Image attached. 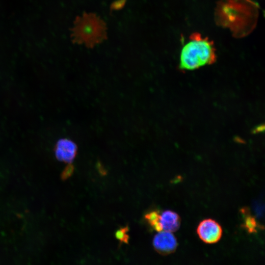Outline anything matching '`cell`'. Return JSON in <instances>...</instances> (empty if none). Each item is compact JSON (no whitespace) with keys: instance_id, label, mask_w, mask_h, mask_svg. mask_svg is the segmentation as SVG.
<instances>
[{"instance_id":"1","label":"cell","mask_w":265,"mask_h":265,"mask_svg":"<svg viewBox=\"0 0 265 265\" xmlns=\"http://www.w3.org/2000/svg\"><path fill=\"white\" fill-rule=\"evenodd\" d=\"M259 11V5L253 0H219L214 20L218 26L229 29L234 37L242 38L255 28Z\"/></svg>"},{"instance_id":"2","label":"cell","mask_w":265,"mask_h":265,"mask_svg":"<svg viewBox=\"0 0 265 265\" xmlns=\"http://www.w3.org/2000/svg\"><path fill=\"white\" fill-rule=\"evenodd\" d=\"M216 59L213 42L198 32H194L182 48L179 68L184 70H193L212 64Z\"/></svg>"},{"instance_id":"3","label":"cell","mask_w":265,"mask_h":265,"mask_svg":"<svg viewBox=\"0 0 265 265\" xmlns=\"http://www.w3.org/2000/svg\"><path fill=\"white\" fill-rule=\"evenodd\" d=\"M84 18L82 22L79 23V25L74 29L75 34L78 39L81 38V41L86 42H91L96 41V38L101 35V29L103 27L99 19L95 17H89Z\"/></svg>"},{"instance_id":"4","label":"cell","mask_w":265,"mask_h":265,"mask_svg":"<svg viewBox=\"0 0 265 265\" xmlns=\"http://www.w3.org/2000/svg\"><path fill=\"white\" fill-rule=\"evenodd\" d=\"M197 232L201 239L209 244L218 241L221 238L222 230L221 226L215 220L207 219L199 224Z\"/></svg>"},{"instance_id":"5","label":"cell","mask_w":265,"mask_h":265,"mask_svg":"<svg viewBox=\"0 0 265 265\" xmlns=\"http://www.w3.org/2000/svg\"><path fill=\"white\" fill-rule=\"evenodd\" d=\"M153 244L157 252L162 255H167L175 251L178 243L172 232L161 231L155 236Z\"/></svg>"},{"instance_id":"6","label":"cell","mask_w":265,"mask_h":265,"mask_svg":"<svg viewBox=\"0 0 265 265\" xmlns=\"http://www.w3.org/2000/svg\"><path fill=\"white\" fill-rule=\"evenodd\" d=\"M77 153V146L72 140L62 138L58 140L54 147L56 158L66 163H71Z\"/></svg>"},{"instance_id":"7","label":"cell","mask_w":265,"mask_h":265,"mask_svg":"<svg viewBox=\"0 0 265 265\" xmlns=\"http://www.w3.org/2000/svg\"><path fill=\"white\" fill-rule=\"evenodd\" d=\"M159 221L162 230L170 232L177 231L181 224L179 215L170 210L165 211L160 214Z\"/></svg>"},{"instance_id":"8","label":"cell","mask_w":265,"mask_h":265,"mask_svg":"<svg viewBox=\"0 0 265 265\" xmlns=\"http://www.w3.org/2000/svg\"><path fill=\"white\" fill-rule=\"evenodd\" d=\"M160 214L159 211H152L147 212L144 216L150 226L158 232L162 231L159 221Z\"/></svg>"},{"instance_id":"9","label":"cell","mask_w":265,"mask_h":265,"mask_svg":"<svg viewBox=\"0 0 265 265\" xmlns=\"http://www.w3.org/2000/svg\"><path fill=\"white\" fill-rule=\"evenodd\" d=\"M243 225L249 233H252L257 232L258 226L257 221L251 215L246 216Z\"/></svg>"},{"instance_id":"10","label":"cell","mask_w":265,"mask_h":265,"mask_svg":"<svg viewBox=\"0 0 265 265\" xmlns=\"http://www.w3.org/2000/svg\"><path fill=\"white\" fill-rule=\"evenodd\" d=\"M129 228L128 226L121 228L116 232V238L118 239L120 242L127 243L129 237L128 234Z\"/></svg>"},{"instance_id":"11","label":"cell","mask_w":265,"mask_h":265,"mask_svg":"<svg viewBox=\"0 0 265 265\" xmlns=\"http://www.w3.org/2000/svg\"><path fill=\"white\" fill-rule=\"evenodd\" d=\"M74 169V166L71 163H69L61 173V179L66 180L69 178L73 174Z\"/></svg>"},{"instance_id":"12","label":"cell","mask_w":265,"mask_h":265,"mask_svg":"<svg viewBox=\"0 0 265 265\" xmlns=\"http://www.w3.org/2000/svg\"><path fill=\"white\" fill-rule=\"evenodd\" d=\"M127 0H116L112 3L110 9L111 10H119L122 9L126 3Z\"/></svg>"}]
</instances>
